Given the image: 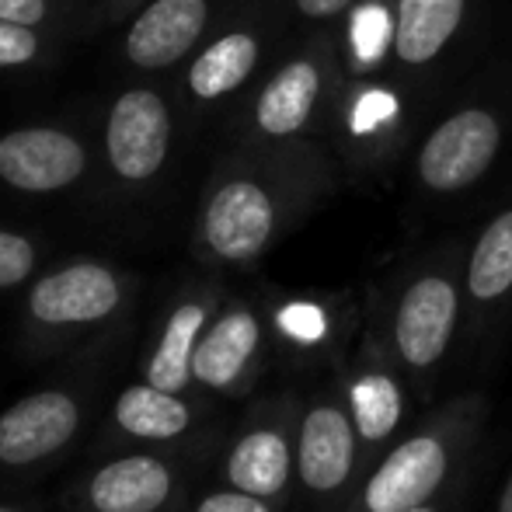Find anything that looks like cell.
I'll return each instance as SVG.
<instances>
[{
    "label": "cell",
    "instance_id": "cell-1",
    "mask_svg": "<svg viewBox=\"0 0 512 512\" xmlns=\"http://www.w3.org/2000/svg\"><path fill=\"white\" fill-rule=\"evenodd\" d=\"M488 418V401L464 391L436 408L422 425L387 446L384 457L363 474L342 512H408L450 492Z\"/></svg>",
    "mask_w": 512,
    "mask_h": 512
},
{
    "label": "cell",
    "instance_id": "cell-2",
    "mask_svg": "<svg viewBox=\"0 0 512 512\" xmlns=\"http://www.w3.org/2000/svg\"><path fill=\"white\" fill-rule=\"evenodd\" d=\"M460 300L464 293L453 272L425 269L401 290L394 304L384 345L418 401L429 398L443 363L450 359L460 324Z\"/></svg>",
    "mask_w": 512,
    "mask_h": 512
},
{
    "label": "cell",
    "instance_id": "cell-3",
    "mask_svg": "<svg viewBox=\"0 0 512 512\" xmlns=\"http://www.w3.org/2000/svg\"><path fill=\"white\" fill-rule=\"evenodd\" d=\"M366 474L363 443L345 394H321L297 425V478L314 499H352Z\"/></svg>",
    "mask_w": 512,
    "mask_h": 512
},
{
    "label": "cell",
    "instance_id": "cell-4",
    "mask_svg": "<svg viewBox=\"0 0 512 512\" xmlns=\"http://www.w3.org/2000/svg\"><path fill=\"white\" fill-rule=\"evenodd\" d=\"M408 391V380L394 366L387 345L380 338H366L349 373V384H345V401H349V415L356 422L359 443H363L366 471L384 457L387 443L405 422Z\"/></svg>",
    "mask_w": 512,
    "mask_h": 512
},
{
    "label": "cell",
    "instance_id": "cell-5",
    "mask_svg": "<svg viewBox=\"0 0 512 512\" xmlns=\"http://www.w3.org/2000/svg\"><path fill=\"white\" fill-rule=\"evenodd\" d=\"M502 143V126L485 108H467L436 126L418 154V178L432 192H460L474 185L488 168Z\"/></svg>",
    "mask_w": 512,
    "mask_h": 512
},
{
    "label": "cell",
    "instance_id": "cell-6",
    "mask_svg": "<svg viewBox=\"0 0 512 512\" xmlns=\"http://www.w3.org/2000/svg\"><path fill=\"white\" fill-rule=\"evenodd\" d=\"M276 230V206L262 185L237 178L216 189L206 206L203 234L206 244L223 262H248L262 255Z\"/></svg>",
    "mask_w": 512,
    "mask_h": 512
},
{
    "label": "cell",
    "instance_id": "cell-7",
    "mask_svg": "<svg viewBox=\"0 0 512 512\" xmlns=\"http://www.w3.org/2000/svg\"><path fill=\"white\" fill-rule=\"evenodd\" d=\"M108 157L112 168L129 182H143L154 171H161L171 143L168 108L154 91H126L115 102L108 119Z\"/></svg>",
    "mask_w": 512,
    "mask_h": 512
},
{
    "label": "cell",
    "instance_id": "cell-8",
    "mask_svg": "<svg viewBox=\"0 0 512 512\" xmlns=\"http://www.w3.org/2000/svg\"><path fill=\"white\" fill-rule=\"evenodd\" d=\"M84 171V147L60 129H18L0 140V178L21 192H56Z\"/></svg>",
    "mask_w": 512,
    "mask_h": 512
},
{
    "label": "cell",
    "instance_id": "cell-9",
    "mask_svg": "<svg viewBox=\"0 0 512 512\" xmlns=\"http://www.w3.org/2000/svg\"><path fill=\"white\" fill-rule=\"evenodd\" d=\"M77 432V405L60 391H42L0 415V460L32 464L60 450Z\"/></svg>",
    "mask_w": 512,
    "mask_h": 512
},
{
    "label": "cell",
    "instance_id": "cell-10",
    "mask_svg": "<svg viewBox=\"0 0 512 512\" xmlns=\"http://www.w3.org/2000/svg\"><path fill=\"white\" fill-rule=\"evenodd\" d=\"M206 0H154L126 35V53L140 70H161L182 60L206 28Z\"/></svg>",
    "mask_w": 512,
    "mask_h": 512
},
{
    "label": "cell",
    "instance_id": "cell-11",
    "mask_svg": "<svg viewBox=\"0 0 512 512\" xmlns=\"http://www.w3.org/2000/svg\"><path fill=\"white\" fill-rule=\"evenodd\" d=\"M32 314L46 324H84L102 321L119 307V283L102 265H70L46 276L28 300Z\"/></svg>",
    "mask_w": 512,
    "mask_h": 512
},
{
    "label": "cell",
    "instance_id": "cell-12",
    "mask_svg": "<svg viewBox=\"0 0 512 512\" xmlns=\"http://www.w3.org/2000/svg\"><path fill=\"white\" fill-rule=\"evenodd\" d=\"M297 474V436L279 425L244 432L227 457V481L258 499H279Z\"/></svg>",
    "mask_w": 512,
    "mask_h": 512
},
{
    "label": "cell",
    "instance_id": "cell-13",
    "mask_svg": "<svg viewBox=\"0 0 512 512\" xmlns=\"http://www.w3.org/2000/svg\"><path fill=\"white\" fill-rule=\"evenodd\" d=\"M262 345V324L251 310H230L199 338L192 356V377L213 391H227L244 377Z\"/></svg>",
    "mask_w": 512,
    "mask_h": 512
},
{
    "label": "cell",
    "instance_id": "cell-14",
    "mask_svg": "<svg viewBox=\"0 0 512 512\" xmlns=\"http://www.w3.org/2000/svg\"><path fill=\"white\" fill-rule=\"evenodd\" d=\"M171 474L154 457H126L105 464L91 481V506L98 512H154L168 502Z\"/></svg>",
    "mask_w": 512,
    "mask_h": 512
},
{
    "label": "cell",
    "instance_id": "cell-15",
    "mask_svg": "<svg viewBox=\"0 0 512 512\" xmlns=\"http://www.w3.org/2000/svg\"><path fill=\"white\" fill-rule=\"evenodd\" d=\"M464 0H398L394 21V53L411 67L429 63L457 35Z\"/></svg>",
    "mask_w": 512,
    "mask_h": 512
},
{
    "label": "cell",
    "instance_id": "cell-16",
    "mask_svg": "<svg viewBox=\"0 0 512 512\" xmlns=\"http://www.w3.org/2000/svg\"><path fill=\"white\" fill-rule=\"evenodd\" d=\"M464 293L478 314L502 304L512 293V209L495 216L474 241L464 272Z\"/></svg>",
    "mask_w": 512,
    "mask_h": 512
},
{
    "label": "cell",
    "instance_id": "cell-17",
    "mask_svg": "<svg viewBox=\"0 0 512 512\" xmlns=\"http://www.w3.org/2000/svg\"><path fill=\"white\" fill-rule=\"evenodd\" d=\"M321 91V74L310 60H293L269 81L255 108V119L262 133L269 136H290L310 119Z\"/></svg>",
    "mask_w": 512,
    "mask_h": 512
},
{
    "label": "cell",
    "instance_id": "cell-18",
    "mask_svg": "<svg viewBox=\"0 0 512 512\" xmlns=\"http://www.w3.org/2000/svg\"><path fill=\"white\" fill-rule=\"evenodd\" d=\"M258 63V42L248 32H230L216 39L213 46L192 63L189 70V88L196 98H223L234 88H241L251 77Z\"/></svg>",
    "mask_w": 512,
    "mask_h": 512
},
{
    "label": "cell",
    "instance_id": "cell-19",
    "mask_svg": "<svg viewBox=\"0 0 512 512\" xmlns=\"http://www.w3.org/2000/svg\"><path fill=\"white\" fill-rule=\"evenodd\" d=\"M203 324H206V307H199V304H185L171 314L168 328H164V335H161V345H157L154 359H150V370H147L150 384L171 394H178L189 384L192 356H196Z\"/></svg>",
    "mask_w": 512,
    "mask_h": 512
},
{
    "label": "cell",
    "instance_id": "cell-20",
    "mask_svg": "<svg viewBox=\"0 0 512 512\" xmlns=\"http://www.w3.org/2000/svg\"><path fill=\"white\" fill-rule=\"evenodd\" d=\"M115 418L122 429L140 439H175L189 429V408L154 384L129 387L115 405Z\"/></svg>",
    "mask_w": 512,
    "mask_h": 512
},
{
    "label": "cell",
    "instance_id": "cell-21",
    "mask_svg": "<svg viewBox=\"0 0 512 512\" xmlns=\"http://www.w3.org/2000/svg\"><path fill=\"white\" fill-rule=\"evenodd\" d=\"M32 265H35L32 244H28L25 237L0 230V290L21 283V279L32 272Z\"/></svg>",
    "mask_w": 512,
    "mask_h": 512
},
{
    "label": "cell",
    "instance_id": "cell-22",
    "mask_svg": "<svg viewBox=\"0 0 512 512\" xmlns=\"http://www.w3.org/2000/svg\"><path fill=\"white\" fill-rule=\"evenodd\" d=\"M39 49V39L28 25H14V21H0V67H21L28 63Z\"/></svg>",
    "mask_w": 512,
    "mask_h": 512
},
{
    "label": "cell",
    "instance_id": "cell-23",
    "mask_svg": "<svg viewBox=\"0 0 512 512\" xmlns=\"http://www.w3.org/2000/svg\"><path fill=\"white\" fill-rule=\"evenodd\" d=\"M279 324H283L286 335L300 338V342H314V338L324 331L321 310L310 307V304H293V307H286L283 314H279Z\"/></svg>",
    "mask_w": 512,
    "mask_h": 512
},
{
    "label": "cell",
    "instance_id": "cell-24",
    "mask_svg": "<svg viewBox=\"0 0 512 512\" xmlns=\"http://www.w3.org/2000/svg\"><path fill=\"white\" fill-rule=\"evenodd\" d=\"M196 512H272L269 499H258V495H248L241 488L234 492H213L199 502Z\"/></svg>",
    "mask_w": 512,
    "mask_h": 512
},
{
    "label": "cell",
    "instance_id": "cell-25",
    "mask_svg": "<svg viewBox=\"0 0 512 512\" xmlns=\"http://www.w3.org/2000/svg\"><path fill=\"white\" fill-rule=\"evenodd\" d=\"M398 112V102H394L391 95H384V91H370L366 98H359L356 105V119H352V126L356 129H377L380 122H387L391 115Z\"/></svg>",
    "mask_w": 512,
    "mask_h": 512
},
{
    "label": "cell",
    "instance_id": "cell-26",
    "mask_svg": "<svg viewBox=\"0 0 512 512\" xmlns=\"http://www.w3.org/2000/svg\"><path fill=\"white\" fill-rule=\"evenodd\" d=\"M42 18H46V0H0V21L32 28Z\"/></svg>",
    "mask_w": 512,
    "mask_h": 512
},
{
    "label": "cell",
    "instance_id": "cell-27",
    "mask_svg": "<svg viewBox=\"0 0 512 512\" xmlns=\"http://www.w3.org/2000/svg\"><path fill=\"white\" fill-rule=\"evenodd\" d=\"M352 0H297V7L307 14V18H335L349 7Z\"/></svg>",
    "mask_w": 512,
    "mask_h": 512
},
{
    "label": "cell",
    "instance_id": "cell-28",
    "mask_svg": "<svg viewBox=\"0 0 512 512\" xmlns=\"http://www.w3.org/2000/svg\"><path fill=\"white\" fill-rule=\"evenodd\" d=\"M495 512H512V471L506 474V481H502V488H499V502H495Z\"/></svg>",
    "mask_w": 512,
    "mask_h": 512
},
{
    "label": "cell",
    "instance_id": "cell-29",
    "mask_svg": "<svg viewBox=\"0 0 512 512\" xmlns=\"http://www.w3.org/2000/svg\"><path fill=\"white\" fill-rule=\"evenodd\" d=\"M408 512H446V495H439V499L422 502V506H415V509H408Z\"/></svg>",
    "mask_w": 512,
    "mask_h": 512
},
{
    "label": "cell",
    "instance_id": "cell-30",
    "mask_svg": "<svg viewBox=\"0 0 512 512\" xmlns=\"http://www.w3.org/2000/svg\"><path fill=\"white\" fill-rule=\"evenodd\" d=\"M0 512H14V509H4V506H0Z\"/></svg>",
    "mask_w": 512,
    "mask_h": 512
}]
</instances>
